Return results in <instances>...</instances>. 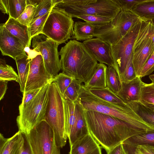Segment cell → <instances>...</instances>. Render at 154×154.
<instances>
[{
    "mask_svg": "<svg viewBox=\"0 0 154 154\" xmlns=\"http://www.w3.org/2000/svg\"><path fill=\"white\" fill-rule=\"evenodd\" d=\"M32 40L33 50L40 53L47 70L55 78L61 69L58 50L59 44L43 34L33 37Z\"/></svg>",
    "mask_w": 154,
    "mask_h": 154,
    "instance_id": "8fae6325",
    "label": "cell"
},
{
    "mask_svg": "<svg viewBox=\"0 0 154 154\" xmlns=\"http://www.w3.org/2000/svg\"><path fill=\"white\" fill-rule=\"evenodd\" d=\"M9 17L17 20L24 11L26 0H7Z\"/></svg>",
    "mask_w": 154,
    "mask_h": 154,
    "instance_id": "f546056e",
    "label": "cell"
},
{
    "mask_svg": "<svg viewBox=\"0 0 154 154\" xmlns=\"http://www.w3.org/2000/svg\"><path fill=\"white\" fill-rule=\"evenodd\" d=\"M134 146L137 147L142 154H154V146L141 144Z\"/></svg>",
    "mask_w": 154,
    "mask_h": 154,
    "instance_id": "ee69618b",
    "label": "cell"
},
{
    "mask_svg": "<svg viewBox=\"0 0 154 154\" xmlns=\"http://www.w3.org/2000/svg\"><path fill=\"white\" fill-rule=\"evenodd\" d=\"M124 147L127 151L129 154H142L139 149L135 146L123 144Z\"/></svg>",
    "mask_w": 154,
    "mask_h": 154,
    "instance_id": "7dc6e473",
    "label": "cell"
},
{
    "mask_svg": "<svg viewBox=\"0 0 154 154\" xmlns=\"http://www.w3.org/2000/svg\"><path fill=\"white\" fill-rule=\"evenodd\" d=\"M3 24L11 34L21 41L26 48H29L32 38L30 36L28 26L10 17L6 22Z\"/></svg>",
    "mask_w": 154,
    "mask_h": 154,
    "instance_id": "ffe728a7",
    "label": "cell"
},
{
    "mask_svg": "<svg viewBox=\"0 0 154 154\" xmlns=\"http://www.w3.org/2000/svg\"><path fill=\"white\" fill-rule=\"evenodd\" d=\"M54 7L64 9L72 18L96 15L113 19L121 11L113 0H62Z\"/></svg>",
    "mask_w": 154,
    "mask_h": 154,
    "instance_id": "8992f818",
    "label": "cell"
},
{
    "mask_svg": "<svg viewBox=\"0 0 154 154\" xmlns=\"http://www.w3.org/2000/svg\"><path fill=\"white\" fill-rule=\"evenodd\" d=\"M51 84L41 88L36 96L26 104L19 106V115L16 119L18 131L28 135L33 128L44 120Z\"/></svg>",
    "mask_w": 154,
    "mask_h": 154,
    "instance_id": "5b68a950",
    "label": "cell"
},
{
    "mask_svg": "<svg viewBox=\"0 0 154 154\" xmlns=\"http://www.w3.org/2000/svg\"><path fill=\"white\" fill-rule=\"evenodd\" d=\"M151 48L152 54L154 53V28L152 40Z\"/></svg>",
    "mask_w": 154,
    "mask_h": 154,
    "instance_id": "f907efd6",
    "label": "cell"
},
{
    "mask_svg": "<svg viewBox=\"0 0 154 154\" xmlns=\"http://www.w3.org/2000/svg\"><path fill=\"white\" fill-rule=\"evenodd\" d=\"M24 138L21 133L18 131L13 136L5 138L0 134V154H21Z\"/></svg>",
    "mask_w": 154,
    "mask_h": 154,
    "instance_id": "d6986e66",
    "label": "cell"
},
{
    "mask_svg": "<svg viewBox=\"0 0 154 154\" xmlns=\"http://www.w3.org/2000/svg\"><path fill=\"white\" fill-rule=\"evenodd\" d=\"M68 154H102L100 146L90 133L70 146Z\"/></svg>",
    "mask_w": 154,
    "mask_h": 154,
    "instance_id": "2e32d148",
    "label": "cell"
},
{
    "mask_svg": "<svg viewBox=\"0 0 154 154\" xmlns=\"http://www.w3.org/2000/svg\"><path fill=\"white\" fill-rule=\"evenodd\" d=\"M145 122L154 127V111L140 101L127 103Z\"/></svg>",
    "mask_w": 154,
    "mask_h": 154,
    "instance_id": "484cf974",
    "label": "cell"
},
{
    "mask_svg": "<svg viewBox=\"0 0 154 154\" xmlns=\"http://www.w3.org/2000/svg\"><path fill=\"white\" fill-rule=\"evenodd\" d=\"M95 29L94 26L88 22L76 21L74 23V35L71 38L84 41L93 38Z\"/></svg>",
    "mask_w": 154,
    "mask_h": 154,
    "instance_id": "603a6c76",
    "label": "cell"
},
{
    "mask_svg": "<svg viewBox=\"0 0 154 154\" xmlns=\"http://www.w3.org/2000/svg\"><path fill=\"white\" fill-rule=\"evenodd\" d=\"M131 146L149 144L154 146V132L142 133L133 136L122 143Z\"/></svg>",
    "mask_w": 154,
    "mask_h": 154,
    "instance_id": "f1b7e54d",
    "label": "cell"
},
{
    "mask_svg": "<svg viewBox=\"0 0 154 154\" xmlns=\"http://www.w3.org/2000/svg\"><path fill=\"white\" fill-rule=\"evenodd\" d=\"M88 89L93 94L106 101L115 104L125 103L116 94L111 91L107 87L103 88Z\"/></svg>",
    "mask_w": 154,
    "mask_h": 154,
    "instance_id": "83f0119b",
    "label": "cell"
},
{
    "mask_svg": "<svg viewBox=\"0 0 154 154\" xmlns=\"http://www.w3.org/2000/svg\"><path fill=\"white\" fill-rule=\"evenodd\" d=\"M89 133L107 152L129 138L144 133L115 117L84 110Z\"/></svg>",
    "mask_w": 154,
    "mask_h": 154,
    "instance_id": "6da1fadb",
    "label": "cell"
},
{
    "mask_svg": "<svg viewBox=\"0 0 154 154\" xmlns=\"http://www.w3.org/2000/svg\"><path fill=\"white\" fill-rule=\"evenodd\" d=\"M50 11L42 17L37 19L29 25L28 27L30 36L32 38L33 37L41 34L42 29Z\"/></svg>",
    "mask_w": 154,
    "mask_h": 154,
    "instance_id": "d590c367",
    "label": "cell"
},
{
    "mask_svg": "<svg viewBox=\"0 0 154 154\" xmlns=\"http://www.w3.org/2000/svg\"><path fill=\"white\" fill-rule=\"evenodd\" d=\"M59 53L62 72L84 84L91 77L98 63L83 43L75 39L70 40Z\"/></svg>",
    "mask_w": 154,
    "mask_h": 154,
    "instance_id": "7a4b0ae2",
    "label": "cell"
},
{
    "mask_svg": "<svg viewBox=\"0 0 154 154\" xmlns=\"http://www.w3.org/2000/svg\"><path fill=\"white\" fill-rule=\"evenodd\" d=\"M133 53L129 58L125 71L120 79L122 82H127L137 77L133 63Z\"/></svg>",
    "mask_w": 154,
    "mask_h": 154,
    "instance_id": "8d00e7d4",
    "label": "cell"
},
{
    "mask_svg": "<svg viewBox=\"0 0 154 154\" xmlns=\"http://www.w3.org/2000/svg\"><path fill=\"white\" fill-rule=\"evenodd\" d=\"M142 81L137 77L127 82H122L120 89L116 95L125 103L140 101L141 87Z\"/></svg>",
    "mask_w": 154,
    "mask_h": 154,
    "instance_id": "e0dca14e",
    "label": "cell"
},
{
    "mask_svg": "<svg viewBox=\"0 0 154 154\" xmlns=\"http://www.w3.org/2000/svg\"><path fill=\"white\" fill-rule=\"evenodd\" d=\"M27 54L29 69L24 92L40 89L51 83L54 79L47 70L40 52L29 49Z\"/></svg>",
    "mask_w": 154,
    "mask_h": 154,
    "instance_id": "4fadbf2b",
    "label": "cell"
},
{
    "mask_svg": "<svg viewBox=\"0 0 154 154\" xmlns=\"http://www.w3.org/2000/svg\"><path fill=\"white\" fill-rule=\"evenodd\" d=\"M41 89L23 93V97L22 102L19 106H23L32 100L37 95Z\"/></svg>",
    "mask_w": 154,
    "mask_h": 154,
    "instance_id": "b9f144b4",
    "label": "cell"
},
{
    "mask_svg": "<svg viewBox=\"0 0 154 154\" xmlns=\"http://www.w3.org/2000/svg\"><path fill=\"white\" fill-rule=\"evenodd\" d=\"M73 79L63 72L59 74L55 78L53 82L57 85L61 93L63 95Z\"/></svg>",
    "mask_w": 154,
    "mask_h": 154,
    "instance_id": "f35d334b",
    "label": "cell"
},
{
    "mask_svg": "<svg viewBox=\"0 0 154 154\" xmlns=\"http://www.w3.org/2000/svg\"><path fill=\"white\" fill-rule=\"evenodd\" d=\"M24 143L21 154H33L27 134L22 133Z\"/></svg>",
    "mask_w": 154,
    "mask_h": 154,
    "instance_id": "7bdbcfd3",
    "label": "cell"
},
{
    "mask_svg": "<svg viewBox=\"0 0 154 154\" xmlns=\"http://www.w3.org/2000/svg\"><path fill=\"white\" fill-rule=\"evenodd\" d=\"M141 19L132 11L121 10L109 23L103 26L96 27L94 37L100 38L112 46Z\"/></svg>",
    "mask_w": 154,
    "mask_h": 154,
    "instance_id": "ba28073f",
    "label": "cell"
},
{
    "mask_svg": "<svg viewBox=\"0 0 154 154\" xmlns=\"http://www.w3.org/2000/svg\"><path fill=\"white\" fill-rule=\"evenodd\" d=\"M131 11L141 19H154V0H143L135 5Z\"/></svg>",
    "mask_w": 154,
    "mask_h": 154,
    "instance_id": "cb8c5ba5",
    "label": "cell"
},
{
    "mask_svg": "<svg viewBox=\"0 0 154 154\" xmlns=\"http://www.w3.org/2000/svg\"><path fill=\"white\" fill-rule=\"evenodd\" d=\"M140 29L133 48V63L137 77L152 54L151 44L154 26L151 20L141 19Z\"/></svg>",
    "mask_w": 154,
    "mask_h": 154,
    "instance_id": "9c48e42d",
    "label": "cell"
},
{
    "mask_svg": "<svg viewBox=\"0 0 154 154\" xmlns=\"http://www.w3.org/2000/svg\"><path fill=\"white\" fill-rule=\"evenodd\" d=\"M8 81L0 80V100L4 97L7 89Z\"/></svg>",
    "mask_w": 154,
    "mask_h": 154,
    "instance_id": "f6af8a7d",
    "label": "cell"
},
{
    "mask_svg": "<svg viewBox=\"0 0 154 154\" xmlns=\"http://www.w3.org/2000/svg\"><path fill=\"white\" fill-rule=\"evenodd\" d=\"M151 20L152 23V24L154 26V19H152Z\"/></svg>",
    "mask_w": 154,
    "mask_h": 154,
    "instance_id": "db71d44e",
    "label": "cell"
},
{
    "mask_svg": "<svg viewBox=\"0 0 154 154\" xmlns=\"http://www.w3.org/2000/svg\"><path fill=\"white\" fill-rule=\"evenodd\" d=\"M82 83L80 81L73 79L63 95V97L74 102L79 97Z\"/></svg>",
    "mask_w": 154,
    "mask_h": 154,
    "instance_id": "1f68e13d",
    "label": "cell"
},
{
    "mask_svg": "<svg viewBox=\"0 0 154 154\" xmlns=\"http://www.w3.org/2000/svg\"><path fill=\"white\" fill-rule=\"evenodd\" d=\"M122 144H120L109 150L107 152V154H122Z\"/></svg>",
    "mask_w": 154,
    "mask_h": 154,
    "instance_id": "bcb514c9",
    "label": "cell"
},
{
    "mask_svg": "<svg viewBox=\"0 0 154 154\" xmlns=\"http://www.w3.org/2000/svg\"><path fill=\"white\" fill-rule=\"evenodd\" d=\"M77 100L85 110L115 117L145 132H154V127L145 122L128 103L115 104L104 101L92 94L83 84Z\"/></svg>",
    "mask_w": 154,
    "mask_h": 154,
    "instance_id": "3957f363",
    "label": "cell"
},
{
    "mask_svg": "<svg viewBox=\"0 0 154 154\" xmlns=\"http://www.w3.org/2000/svg\"><path fill=\"white\" fill-rule=\"evenodd\" d=\"M0 9L4 14H8L7 8V0H0Z\"/></svg>",
    "mask_w": 154,
    "mask_h": 154,
    "instance_id": "c3c4849f",
    "label": "cell"
},
{
    "mask_svg": "<svg viewBox=\"0 0 154 154\" xmlns=\"http://www.w3.org/2000/svg\"><path fill=\"white\" fill-rule=\"evenodd\" d=\"M141 103V102H140ZM142 104L145 105L147 107L151 109V110L154 111V105L147 103H141Z\"/></svg>",
    "mask_w": 154,
    "mask_h": 154,
    "instance_id": "681fc988",
    "label": "cell"
},
{
    "mask_svg": "<svg viewBox=\"0 0 154 154\" xmlns=\"http://www.w3.org/2000/svg\"><path fill=\"white\" fill-rule=\"evenodd\" d=\"M74 23L72 16L64 9L54 7L50 11L41 34L60 45L73 36Z\"/></svg>",
    "mask_w": 154,
    "mask_h": 154,
    "instance_id": "52a82bcc",
    "label": "cell"
},
{
    "mask_svg": "<svg viewBox=\"0 0 154 154\" xmlns=\"http://www.w3.org/2000/svg\"><path fill=\"white\" fill-rule=\"evenodd\" d=\"M44 120L53 130L58 146L62 148L66 144L68 134L65 120L64 99L57 84L50 85Z\"/></svg>",
    "mask_w": 154,
    "mask_h": 154,
    "instance_id": "277c9868",
    "label": "cell"
},
{
    "mask_svg": "<svg viewBox=\"0 0 154 154\" xmlns=\"http://www.w3.org/2000/svg\"><path fill=\"white\" fill-rule=\"evenodd\" d=\"M107 66L104 64L98 63L89 79L84 84L88 89L103 88L106 87V70Z\"/></svg>",
    "mask_w": 154,
    "mask_h": 154,
    "instance_id": "7402d4cb",
    "label": "cell"
},
{
    "mask_svg": "<svg viewBox=\"0 0 154 154\" xmlns=\"http://www.w3.org/2000/svg\"><path fill=\"white\" fill-rule=\"evenodd\" d=\"M74 103L76 120L73 132L68 138L70 146L77 140L90 133L85 119L84 109L77 100Z\"/></svg>",
    "mask_w": 154,
    "mask_h": 154,
    "instance_id": "ac0fdd59",
    "label": "cell"
},
{
    "mask_svg": "<svg viewBox=\"0 0 154 154\" xmlns=\"http://www.w3.org/2000/svg\"><path fill=\"white\" fill-rule=\"evenodd\" d=\"M140 102L154 105V83L146 84L142 82Z\"/></svg>",
    "mask_w": 154,
    "mask_h": 154,
    "instance_id": "836d02e7",
    "label": "cell"
},
{
    "mask_svg": "<svg viewBox=\"0 0 154 154\" xmlns=\"http://www.w3.org/2000/svg\"><path fill=\"white\" fill-rule=\"evenodd\" d=\"M63 98L65 120L68 138L73 132L76 120L75 106L74 102Z\"/></svg>",
    "mask_w": 154,
    "mask_h": 154,
    "instance_id": "d4e9b609",
    "label": "cell"
},
{
    "mask_svg": "<svg viewBox=\"0 0 154 154\" xmlns=\"http://www.w3.org/2000/svg\"><path fill=\"white\" fill-rule=\"evenodd\" d=\"M0 64V80L16 81L18 76L13 68L6 64L5 60L1 58Z\"/></svg>",
    "mask_w": 154,
    "mask_h": 154,
    "instance_id": "d6a6232c",
    "label": "cell"
},
{
    "mask_svg": "<svg viewBox=\"0 0 154 154\" xmlns=\"http://www.w3.org/2000/svg\"><path fill=\"white\" fill-rule=\"evenodd\" d=\"M83 43L99 63L115 68L111 46L109 43L96 37L84 41Z\"/></svg>",
    "mask_w": 154,
    "mask_h": 154,
    "instance_id": "9a60e30c",
    "label": "cell"
},
{
    "mask_svg": "<svg viewBox=\"0 0 154 154\" xmlns=\"http://www.w3.org/2000/svg\"><path fill=\"white\" fill-rule=\"evenodd\" d=\"M75 18L82 19L95 27L106 25L112 19L108 17L96 15H82Z\"/></svg>",
    "mask_w": 154,
    "mask_h": 154,
    "instance_id": "e575fe53",
    "label": "cell"
},
{
    "mask_svg": "<svg viewBox=\"0 0 154 154\" xmlns=\"http://www.w3.org/2000/svg\"><path fill=\"white\" fill-rule=\"evenodd\" d=\"M122 154H129L127 150L123 147L122 145Z\"/></svg>",
    "mask_w": 154,
    "mask_h": 154,
    "instance_id": "f5cc1de1",
    "label": "cell"
},
{
    "mask_svg": "<svg viewBox=\"0 0 154 154\" xmlns=\"http://www.w3.org/2000/svg\"><path fill=\"white\" fill-rule=\"evenodd\" d=\"M56 5L54 0H40L36 7L30 25L32 24L37 19L42 17L50 12Z\"/></svg>",
    "mask_w": 154,
    "mask_h": 154,
    "instance_id": "4dcf8cb0",
    "label": "cell"
},
{
    "mask_svg": "<svg viewBox=\"0 0 154 154\" xmlns=\"http://www.w3.org/2000/svg\"><path fill=\"white\" fill-rule=\"evenodd\" d=\"M106 87L116 94L119 92L121 82L119 75L113 67L107 66L106 70Z\"/></svg>",
    "mask_w": 154,
    "mask_h": 154,
    "instance_id": "4316f807",
    "label": "cell"
},
{
    "mask_svg": "<svg viewBox=\"0 0 154 154\" xmlns=\"http://www.w3.org/2000/svg\"><path fill=\"white\" fill-rule=\"evenodd\" d=\"M18 72V78L16 82L18 83L21 92L23 93L29 69V59L26 53L19 56L15 60Z\"/></svg>",
    "mask_w": 154,
    "mask_h": 154,
    "instance_id": "44dd1931",
    "label": "cell"
},
{
    "mask_svg": "<svg viewBox=\"0 0 154 154\" xmlns=\"http://www.w3.org/2000/svg\"><path fill=\"white\" fill-rule=\"evenodd\" d=\"M149 79L152 81V82L154 83V74L149 75Z\"/></svg>",
    "mask_w": 154,
    "mask_h": 154,
    "instance_id": "816d5d0a",
    "label": "cell"
},
{
    "mask_svg": "<svg viewBox=\"0 0 154 154\" xmlns=\"http://www.w3.org/2000/svg\"><path fill=\"white\" fill-rule=\"evenodd\" d=\"M141 20L132 26L118 42L111 46L115 68L120 79L125 71L129 58L133 53L134 45L139 32Z\"/></svg>",
    "mask_w": 154,
    "mask_h": 154,
    "instance_id": "7c38bea8",
    "label": "cell"
},
{
    "mask_svg": "<svg viewBox=\"0 0 154 154\" xmlns=\"http://www.w3.org/2000/svg\"><path fill=\"white\" fill-rule=\"evenodd\" d=\"M120 8L121 10L124 11H131L133 7L136 4L143 0H113Z\"/></svg>",
    "mask_w": 154,
    "mask_h": 154,
    "instance_id": "ab89813d",
    "label": "cell"
},
{
    "mask_svg": "<svg viewBox=\"0 0 154 154\" xmlns=\"http://www.w3.org/2000/svg\"><path fill=\"white\" fill-rule=\"evenodd\" d=\"M36 6L27 5L24 11L17 20L21 24L29 26L32 19Z\"/></svg>",
    "mask_w": 154,
    "mask_h": 154,
    "instance_id": "74e56055",
    "label": "cell"
},
{
    "mask_svg": "<svg viewBox=\"0 0 154 154\" xmlns=\"http://www.w3.org/2000/svg\"><path fill=\"white\" fill-rule=\"evenodd\" d=\"M154 71V53L149 57L141 71L140 78L149 75Z\"/></svg>",
    "mask_w": 154,
    "mask_h": 154,
    "instance_id": "60d3db41",
    "label": "cell"
},
{
    "mask_svg": "<svg viewBox=\"0 0 154 154\" xmlns=\"http://www.w3.org/2000/svg\"><path fill=\"white\" fill-rule=\"evenodd\" d=\"M33 154H60L54 132L45 120L27 135Z\"/></svg>",
    "mask_w": 154,
    "mask_h": 154,
    "instance_id": "30bf717a",
    "label": "cell"
},
{
    "mask_svg": "<svg viewBox=\"0 0 154 154\" xmlns=\"http://www.w3.org/2000/svg\"><path fill=\"white\" fill-rule=\"evenodd\" d=\"M24 45L18 38L11 34L3 26L0 25V49L2 55L15 60L26 53Z\"/></svg>",
    "mask_w": 154,
    "mask_h": 154,
    "instance_id": "5bb4252c",
    "label": "cell"
}]
</instances>
